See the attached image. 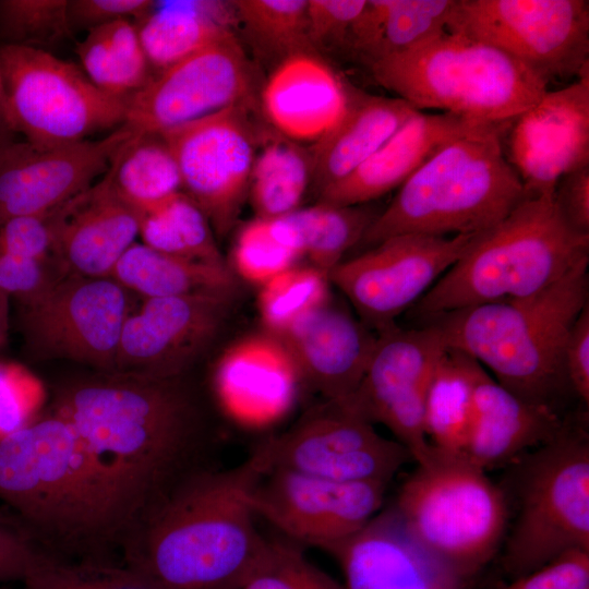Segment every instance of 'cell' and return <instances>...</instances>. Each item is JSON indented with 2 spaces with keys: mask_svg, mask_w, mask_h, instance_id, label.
Here are the masks:
<instances>
[{
  "mask_svg": "<svg viewBox=\"0 0 589 589\" xmlns=\"http://www.w3.org/2000/svg\"><path fill=\"white\" fill-rule=\"evenodd\" d=\"M253 77L235 34L152 75L127 99L124 125L134 134L168 130L238 105H251Z\"/></svg>",
  "mask_w": 589,
  "mask_h": 589,
  "instance_id": "obj_17",
  "label": "cell"
},
{
  "mask_svg": "<svg viewBox=\"0 0 589 589\" xmlns=\"http://www.w3.org/2000/svg\"><path fill=\"white\" fill-rule=\"evenodd\" d=\"M489 125L447 112L417 111L360 167L323 190L317 203H370L399 188L447 142Z\"/></svg>",
  "mask_w": 589,
  "mask_h": 589,
  "instance_id": "obj_27",
  "label": "cell"
},
{
  "mask_svg": "<svg viewBox=\"0 0 589 589\" xmlns=\"http://www.w3.org/2000/svg\"><path fill=\"white\" fill-rule=\"evenodd\" d=\"M375 82L417 110L510 127L548 92V82L488 44L448 32L369 67Z\"/></svg>",
  "mask_w": 589,
  "mask_h": 589,
  "instance_id": "obj_7",
  "label": "cell"
},
{
  "mask_svg": "<svg viewBox=\"0 0 589 589\" xmlns=\"http://www.w3.org/2000/svg\"><path fill=\"white\" fill-rule=\"evenodd\" d=\"M52 254L63 274L109 277L140 233L141 215L112 190L105 173L49 214Z\"/></svg>",
  "mask_w": 589,
  "mask_h": 589,
  "instance_id": "obj_24",
  "label": "cell"
},
{
  "mask_svg": "<svg viewBox=\"0 0 589 589\" xmlns=\"http://www.w3.org/2000/svg\"><path fill=\"white\" fill-rule=\"evenodd\" d=\"M553 200L564 223L575 232L589 236V166L563 176Z\"/></svg>",
  "mask_w": 589,
  "mask_h": 589,
  "instance_id": "obj_53",
  "label": "cell"
},
{
  "mask_svg": "<svg viewBox=\"0 0 589 589\" xmlns=\"http://www.w3.org/2000/svg\"><path fill=\"white\" fill-rule=\"evenodd\" d=\"M328 552L346 589H466L467 579L425 546L393 506Z\"/></svg>",
  "mask_w": 589,
  "mask_h": 589,
  "instance_id": "obj_22",
  "label": "cell"
},
{
  "mask_svg": "<svg viewBox=\"0 0 589 589\" xmlns=\"http://www.w3.org/2000/svg\"><path fill=\"white\" fill-rule=\"evenodd\" d=\"M142 243L157 251L217 266H227L214 230L201 208L183 192L141 217Z\"/></svg>",
  "mask_w": 589,
  "mask_h": 589,
  "instance_id": "obj_37",
  "label": "cell"
},
{
  "mask_svg": "<svg viewBox=\"0 0 589 589\" xmlns=\"http://www.w3.org/2000/svg\"><path fill=\"white\" fill-rule=\"evenodd\" d=\"M264 470L255 448L233 468L196 472L125 540L123 564L147 589H241L266 539L251 504Z\"/></svg>",
  "mask_w": 589,
  "mask_h": 589,
  "instance_id": "obj_2",
  "label": "cell"
},
{
  "mask_svg": "<svg viewBox=\"0 0 589 589\" xmlns=\"http://www.w3.org/2000/svg\"><path fill=\"white\" fill-rule=\"evenodd\" d=\"M72 29L68 0H0V45L43 49Z\"/></svg>",
  "mask_w": 589,
  "mask_h": 589,
  "instance_id": "obj_44",
  "label": "cell"
},
{
  "mask_svg": "<svg viewBox=\"0 0 589 589\" xmlns=\"http://www.w3.org/2000/svg\"><path fill=\"white\" fill-rule=\"evenodd\" d=\"M328 275L294 265L260 286L257 310L265 332L280 335L294 321L329 300Z\"/></svg>",
  "mask_w": 589,
  "mask_h": 589,
  "instance_id": "obj_40",
  "label": "cell"
},
{
  "mask_svg": "<svg viewBox=\"0 0 589 589\" xmlns=\"http://www.w3.org/2000/svg\"><path fill=\"white\" fill-rule=\"evenodd\" d=\"M0 500L51 554L121 560L92 461L72 425L49 409L0 435Z\"/></svg>",
  "mask_w": 589,
  "mask_h": 589,
  "instance_id": "obj_3",
  "label": "cell"
},
{
  "mask_svg": "<svg viewBox=\"0 0 589 589\" xmlns=\"http://www.w3.org/2000/svg\"><path fill=\"white\" fill-rule=\"evenodd\" d=\"M300 384L294 362L275 335L254 334L236 341L217 360L213 388L221 408L247 424L278 419Z\"/></svg>",
  "mask_w": 589,
  "mask_h": 589,
  "instance_id": "obj_25",
  "label": "cell"
},
{
  "mask_svg": "<svg viewBox=\"0 0 589 589\" xmlns=\"http://www.w3.org/2000/svg\"><path fill=\"white\" fill-rule=\"evenodd\" d=\"M479 368L472 358L447 347L436 362L423 408L424 434L433 449L464 455Z\"/></svg>",
  "mask_w": 589,
  "mask_h": 589,
  "instance_id": "obj_32",
  "label": "cell"
},
{
  "mask_svg": "<svg viewBox=\"0 0 589 589\" xmlns=\"http://www.w3.org/2000/svg\"><path fill=\"white\" fill-rule=\"evenodd\" d=\"M477 235L392 237L342 260L328 278L351 303L359 320L378 334L396 325V318L465 254Z\"/></svg>",
  "mask_w": 589,
  "mask_h": 589,
  "instance_id": "obj_14",
  "label": "cell"
},
{
  "mask_svg": "<svg viewBox=\"0 0 589 589\" xmlns=\"http://www.w3.org/2000/svg\"><path fill=\"white\" fill-rule=\"evenodd\" d=\"M13 132L9 128L5 112H4V105H3V95H2V85H1V76H0V148L12 141Z\"/></svg>",
  "mask_w": 589,
  "mask_h": 589,
  "instance_id": "obj_55",
  "label": "cell"
},
{
  "mask_svg": "<svg viewBox=\"0 0 589 589\" xmlns=\"http://www.w3.org/2000/svg\"><path fill=\"white\" fill-rule=\"evenodd\" d=\"M589 260V236L572 230L553 194L526 197L477 235L465 254L410 309L417 320L541 292Z\"/></svg>",
  "mask_w": 589,
  "mask_h": 589,
  "instance_id": "obj_6",
  "label": "cell"
},
{
  "mask_svg": "<svg viewBox=\"0 0 589 589\" xmlns=\"http://www.w3.org/2000/svg\"><path fill=\"white\" fill-rule=\"evenodd\" d=\"M64 275L52 262L0 251V290L14 298L21 306L41 297Z\"/></svg>",
  "mask_w": 589,
  "mask_h": 589,
  "instance_id": "obj_46",
  "label": "cell"
},
{
  "mask_svg": "<svg viewBox=\"0 0 589 589\" xmlns=\"http://www.w3.org/2000/svg\"><path fill=\"white\" fill-rule=\"evenodd\" d=\"M392 506L425 546L466 579L495 555L508 518L505 493L483 469L464 455L435 449L402 482Z\"/></svg>",
  "mask_w": 589,
  "mask_h": 589,
  "instance_id": "obj_8",
  "label": "cell"
},
{
  "mask_svg": "<svg viewBox=\"0 0 589 589\" xmlns=\"http://www.w3.org/2000/svg\"><path fill=\"white\" fill-rule=\"evenodd\" d=\"M131 292L111 277L68 274L21 306L25 347L38 359H65L113 372Z\"/></svg>",
  "mask_w": 589,
  "mask_h": 589,
  "instance_id": "obj_13",
  "label": "cell"
},
{
  "mask_svg": "<svg viewBox=\"0 0 589 589\" xmlns=\"http://www.w3.org/2000/svg\"><path fill=\"white\" fill-rule=\"evenodd\" d=\"M257 448L265 469L283 468L340 482L388 484L412 460L400 443L381 435L345 400L322 399Z\"/></svg>",
  "mask_w": 589,
  "mask_h": 589,
  "instance_id": "obj_12",
  "label": "cell"
},
{
  "mask_svg": "<svg viewBox=\"0 0 589 589\" xmlns=\"http://www.w3.org/2000/svg\"><path fill=\"white\" fill-rule=\"evenodd\" d=\"M301 256V236L288 214L256 217L240 229L232 250V264L242 279L262 286L297 265Z\"/></svg>",
  "mask_w": 589,
  "mask_h": 589,
  "instance_id": "obj_38",
  "label": "cell"
},
{
  "mask_svg": "<svg viewBox=\"0 0 589 589\" xmlns=\"http://www.w3.org/2000/svg\"><path fill=\"white\" fill-rule=\"evenodd\" d=\"M509 128L510 164L527 197L553 194L563 176L589 166V67L572 85L548 91Z\"/></svg>",
  "mask_w": 589,
  "mask_h": 589,
  "instance_id": "obj_21",
  "label": "cell"
},
{
  "mask_svg": "<svg viewBox=\"0 0 589 589\" xmlns=\"http://www.w3.org/2000/svg\"><path fill=\"white\" fill-rule=\"evenodd\" d=\"M235 293L143 298L124 322L110 373L154 378L187 375L225 328Z\"/></svg>",
  "mask_w": 589,
  "mask_h": 589,
  "instance_id": "obj_19",
  "label": "cell"
},
{
  "mask_svg": "<svg viewBox=\"0 0 589 589\" xmlns=\"http://www.w3.org/2000/svg\"><path fill=\"white\" fill-rule=\"evenodd\" d=\"M9 297L0 290V347L4 345L9 329Z\"/></svg>",
  "mask_w": 589,
  "mask_h": 589,
  "instance_id": "obj_54",
  "label": "cell"
},
{
  "mask_svg": "<svg viewBox=\"0 0 589 589\" xmlns=\"http://www.w3.org/2000/svg\"><path fill=\"white\" fill-rule=\"evenodd\" d=\"M381 212L370 203H317L288 215L300 232L303 256L309 259L311 266L328 275L344 260L345 253L362 241Z\"/></svg>",
  "mask_w": 589,
  "mask_h": 589,
  "instance_id": "obj_36",
  "label": "cell"
},
{
  "mask_svg": "<svg viewBox=\"0 0 589 589\" xmlns=\"http://www.w3.org/2000/svg\"><path fill=\"white\" fill-rule=\"evenodd\" d=\"M553 407L518 397L480 365L464 456L484 471L514 464L564 428Z\"/></svg>",
  "mask_w": 589,
  "mask_h": 589,
  "instance_id": "obj_28",
  "label": "cell"
},
{
  "mask_svg": "<svg viewBox=\"0 0 589 589\" xmlns=\"http://www.w3.org/2000/svg\"><path fill=\"white\" fill-rule=\"evenodd\" d=\"M447 31L504 51L548 84L589 67L587 0H456Z\"/></svg>",
  "mask_w": 589,
  "mask_h": 589,
  "instance_id": "obj_11",
  "label": "cell"
},
{
  "mask_svg": "<svg viewBox=\"0 0 589 589\" xmlns=\"http://www.w3.org/2000/svg\"><path fill=\"white\" fill-rule=\"evenodd\" d=\"M22 589H147L121 560H73L44 550Z\"/></svg>",
  "mask_w": 589,
  "mask_h": 589,
  "instance_id": "obj_41",
  "label": "cell"
},
{
  "mask_svg": "<svg viewBox=\"0 0 589 589\" xmlns=\"http://www.w3.org/2000/svg\"><path fill=\"white\" fill-rule=\"evenodd\" d=\"M417 111L401 98L358 91L341 121L310 148L317 193L360 167Z\"/></svg>",
  "mask_w": 589,
  "mask_h": 589,
  "instance_id": "obj_29",
  "label": "cell"
},
{
  "mask_svg": "<svg viewBox=\"0 0 589 589\" xmlns=\"http://www.w3.org/2000/svg\"><path fill=\"white\" fill-rule=\"evenodd\" d=\"M507 129L489 125L444 144L398 188L361 242L479 233L503 220L527 197L504 154Z\"/></svg>",
  "mask_w": 589,
  "mask_h": 589,
  "instance_id": "obj_5",
  "label": "cell"
},
{
  "mask_svg": "<svg viewBox=\"0 0 589 589\" xmlns=\"http://www.w3.org/2000/svg\"><path fill=\"white\" fill-rule=\"evenodd\" d=\"M0 589H7V588L0 587Z\"/></svg>",
  "mask_w": 589,
  "mask_h": 589,
  "instance_id": "obj_56",
  "label": "cell"
},
{
  "mask_svg": "<svg viewBox=\"0 0 589 589\" xmlns=\"http://www.w3.org/2000/svg\"><path fill=\"white\" fill-rule=\"evenodd\" d=\"M387 485L269 468L255 482L251 504L256 517L281 537L327 551L361 530L382 509Z\"/></svg>",
  "mask_w": 589,
  "mask_h": 589,
  "instance_id": "obj_18",
  "label": "cell"
},
{
  "mask_svg": "<svg viewBox=\"0 0 589 589\" xmlns=\"http://www.w3.org/2000/svg\"><path fill=\"white\" fill-rule=\"evenodd\" d=\"M520 461L519 510L506 541L505 570L526 575L572 551H589V443L564 425Z\"/></svg>",
  "mask_w": 589,
  "mask_h": 589,
  "instance_id": "obj_9",
  "label": "cell"
},
{
  "mask_svg": "<svg viewBox=\"0 0 589 589\" xmlns=\"http://www.w3.org/2000/svg\"><path fill=\"white\" fill-rule=\"evenodd\" d=\"M455 1L392 0L365 65L412 49L446 31Z\"/></svg>",
  "mask_w": 589,
  "mask_h": 589,
  "instance_id": "obj_42",
  "label": "cell"
},
{
  "mask_svg": "<svg viewBox=\"0 0 589 589\" xmlns=\"http://www.w3.org/2000/svg\"><path fill=\"white\" fill-rule=\"evenodd\" d=\"M149 0H74L69 1V15L74 26L88 29L120 20L136 22L153 7Z\"/></svg>",
  "mask_w": 589,
  "mask_h": 589,
  "instance_id": "obj_52",
  "label": "cell"
},
{
  "mask_svg": "<svg viewBox=\"0 0 589 589\" xmlns=\"http://www.w3.org/2000/svg\"><path fill=\"white\" fill-rule=\"evenodd\" d=\"M288 349L300 383L322 399L342 400L358 388L373 353L376 333L330 299L277 336Z\"/></svg>",
  "mask_w": 589,
  "mask_h": 589,
  "instance_id": "obj_23",
  "label": "cell"
},
{
  "mask_svg": "<svg viewBox=\"0 0 589 589\" xmlns=\"http://www.w3.org/2000/svg\"><path fill=\"white\" fill-rule=\"evenodd\" d=\"M562 364L567 385L586 405L589 402V304L573 324L566 338Z\"/></svg>",
  "mask_w": 589,
  "mask_h": 589,
  "instance_id": "obj_51",
  "label": "cell"
},
{
  "mask_svg": "<svg viewBox=\"0 0 589 589\" xmlns=\"http://www.w3.org/2000/svg\"><path fill=\"white\" fill-rule=\"evenodd\" d=\"M237 21L265 51L283 59L315 50L308 35V0L231 1Z\"/></svg>",
  "mask_w": 589,
  "mask_h": 589,
  "instance_id": "obj_39",
  "label": "cell"
},
{
  "mask_svg": "<svg viewBox=\"0 0 589 589\" xmlns=\"http://www.w3.org/2000/svg\"><path fill=\"white\" fill-rule=\"evenodd\" d=\"M45 388L25 366L0 360V435L10 433L39 414Z\"/></svg>",
  "mask_w": 589,
  "mask_h": 589,
  "instance_id": "obj_45",
  "label": "cell"
},
{
  "mask_svg": "<svg viewBox=\"0 0 589 589\" xmlns=\"http://www.w3.org/2000/svg\"><path fill=\"white\" fill-rule=\"evenodd\" d=\"M588 264L579 263L533 296L440 313L420 323L435 327L447 348L490 369L518 397L553 407L567 385L562 364L566 338L589 304Z\"/></svg>",
  "mask_w": 589,
  "mask_h": 589,
  "instance_id": "obj_4",
  "label": "cell"
},
{
  "mask_svg": "<svg viewBox=\"0 0 589 589\" xmlns=\"http://www.w3.org/2000/svg\"><path fill=\"white\" fill-rule=\"evenodd\" d=\"M376 335L363 378L342 400L374 425L386 426L417 465L424 464L433 452L423 429L424 398L446 346L430 324L413 328L396 324Z\"/></svg>",
  "mask_w": 589,
  "mask_h": 589,
  "instance_id": "obj_15",
  "label": "cell"
},
{
  "mask_svg": "<svg viewBox=\"0 0 589 589\" xmlns=\"http://www.w3.org/2000/svg\"><path fill=\"white\" fill-rule=\"evenodd\" d=\"M106 173L116 194L141 217L182 192L178 165L159 134H134Z\"/></svg>",
  "mask_w": 589,
  "mask_h": 589,
  "instance_id": "obj_34",
  "label": "cell"
},
{
  "mask_svg": "<svg viewBox=\"0 0 589 589\" xmlns=\"http://www.w3.org/2000/svg\"><path fill=\"white\" fill-rule=\"evenodd\" d=\"M237 21L232 2H154L135 23L151 64L158 72L226 37Z\"/></svg>",
  "mask_w": 589,
  "mask_h": 589,
  "instance_id": "obj_30",
  "label": "cell"
},
{
  "mask_svg": "<svg viewBox=\"0 0 589 589\" xmlns=\"http://www.w3.org/2000/svg\"><path fill=\"white\" fill-rule=\"evenodd\" d=\"M311 181L310 149L287 137L268 140L255 155L249 184L256 217L275 218L297 211Z\"/></svg>",
  "mask_w": 589,
  "mask_h": 589,
  "instance_id": "obj_35",
  "label": "cell"
},
{
  "mask_svg": "<svg viewBox=\"0 0 589 589\" xmlns=\"http://www.w3.org/2000/svg\"><path fill=\"white\" fill-rule=\"evenodd\" d=\"M241 589H346L284 537L266 538Z\"/></svg>",
  "mask_w": 589,
  "mask_h": 589,
  "instance_id": "obj_43",
  "label": "cell"
},
{
  "mask_svg": "<svg viewBox=\"0 0 589 589\" xmlns=\"http://www.w3.org/2000/svg\"><path fill=\"white\" fill-rule=\"evenodd\" d=\"M357 92L321 58L300 52L283 59L271 74L262 106L284 136L315 143L341 121Z\"/></svg>",
  "mask_w": 589,
  "mask_h": 589,
  "instance_id": "obj_26",
  "label": "cell"
},
{
  "mask_svg": "<svg viewBox=\"0 0 589 589\" xmlns=\"http://www.w3.org/2000/svg\"><path fill=\"white\" fill-rule=\"evenodd\" d=\"M251 105H238L159 134L178 165L182 192L224 236L236 223L249 193L255 139Z\"/></svg>",
  "mask_w": 589,
  "mask_h": 589,
  "instance_id": "obj_16",
  "label": "cell"
},
{
  "mask_svg": "<svg viewBox=\"0 0 589 589\" xmlns=\"http://www.w3.org/2000/svg\"><path fill=\"white\" fill-rule=\"evenodd\" d=\"M109 277L143 298L233 291L237 288L230 267L173 256L139 242L124 252Z\"/></svg>",
  "mask_w": 589,
  "mask_h": 589,
  "instance_id": "obj_31",
  "label": "cell"
},
{
  "mask_svg": "<svg viewBox=\"0 0 589 589\" xmlns=\"http://www.w3.org/2000/svg\"><path fill=\"white\" fill-rule=\"evenodd\" d=\"M49 410L67 420L104 488L121 550L170 494L206 462V410L187 375L96 372L60 383Z\"/></svg>",
  "mask_w": 589,
  "mask_h": 589,
  "instance_id": "obj_1",
  "label": "cell"
},
{
  "mask_svg": "<svg viewBox=\"0 0 589 589\" xmlns=\"http://www.w3.org/2000/svg\"><path fill=\"white\" fill-rule=\"evenodd\" d=\"M365 0H308V35L314 50L345 48L349 32Z\"/></svg>",
  "mask_w": 589,
  "mask_h": 589,
  "instance_id": "obj_47",
  "label": "cell"
},
{
  "mask_svg": "<svg viewBox=\"0 0 589 589\" xmlns=\"http://www.w3.org/2000/svg\"><path fill=\"white\" fill-rule=\"evenodd\" d=\"M497 589H589V551H572Z\"/></svg>",
  "mask_w": 589,
  "mask_h": 589,
  "instance_id": "obj_50",
  "label": "cell"
},
{
  "mask_svg": "<svg viewBox=\"0 0 589 589\" xmlns=\"http://www.w3.org/2000/svg\"><path fill=\"white\" fill-rule=\"evenodd\" d=\"M0 76L9 128L33 145L86 141L125 121L127 99L104 93L44 48L0 45Z\"/></svg>",
  "mask_w": 589,
  "mask_h": 589,
  "instance_id": "obj_10",
  "label": "cell"
},
{
  "mask_svg": "<svg viewBox=\"0 0 589 589\" xmlns=\"http://www.w3.org/2000/svg\"><path fill=\"white\" fill-rule=\"evenodd\" d=\"M49 214L17 216L2 223L0 251L56 264Z\"/></svg>",
  "mask_w": 589,
  "mask_h": 589,
  "instance_id": "obj_49",
  "label": "cell"
},
{
  "mask_svg": "<svg viewBox=\"0 0 589 589\" xmlns=\"http://www.w3.org/2000/svg\"><path fill=\"white\" fill-rule=\"evenodd\" d=\"M134 135L127 125L98 140L41 147L13 140L0 148V225L27 215H46L105 175Z\"/></svg>",
  "mask_w": 589,
  "mask_h": 589,
  "instance_id": "obj_20",
  "label": "cell"
},
{
  "mask_svg": "<svg viewBox=\"0 0 589 589\" xmlns=\"http://www.w3.org/2000/svg\"><path fill=\"white\" fill-rule=\"evenodd\" d=\"M75 51L84 74L111 96L128 99L152 77L133 21L120 20L88 29Z\"/></svg>",
  "mask_w": 589,
  "mask_h": 589,
  "instance_id": "obj_33",
  "label": "cell"
},
{
  "mask_svg": "<svg viewBox=\"0 0 589 589\" xmlns=\"http://www.w3.org/2000/svg\"><path fill=\"white\" fill-rule=\"evenodd\" d=\"M44 550L11 509L0 508V582L22 581Z\"/></svg>",
  "mask_w": 589,
  "mask_h": 589,
  "instance_id": "obj_48",
  "label": "cell"
}]
</instances>
